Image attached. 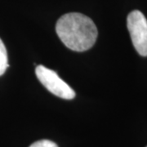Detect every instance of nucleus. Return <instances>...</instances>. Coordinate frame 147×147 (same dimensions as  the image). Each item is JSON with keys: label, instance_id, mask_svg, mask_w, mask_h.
I'll list each match as a JSON object with an SVG mask.
<instances>
[{"label": "nucleus", "instance_id": "nucleus-1", "mask_svg": "<svg viewBox=\"0 0 147 147\" xmlns=\"http://www.w3.org/2000/svg\"><path fill=\"white\" fill-rule=\"evenodd\" d=\"M58 37L66 47L75 52L90 49L97 38V28L88 16L78 12L65 14L56 25Z\"/></svg>", "mask_w": 147, "mask_h": 147}, {"label": "nucleus", "instance_id": "nucleus-2", "mask_svg": "<svg viewBox=\"0 0 147 147\" xmlns=\"http://www.w3.org/2000/svg\"><path fill=\"white\" fill-rule=\"evenodd\" d=\"M127 26L132 44L142 57H147V20L140 11L134 10L127 18Z\"/></svg>", "mask_w": 147, "mask_h": 147}, {"label": "nucleus", "instance_id": "nucleus-3", "mask_svg": "<svg viewBox=\"0 0 147 147\" xmlns=\"http://www.w3.org/2000/svg\"><path fill=\"white\" fill-rule=\"evenodd\" d=\"M35 73L40 83L53 94L65 100H71L75 97L74 91L54 70L43 65H38Z\"/></svg>", "mask_w": 147, "mask_h": 147}, {"label": "nucleus", "instance_id": "nucleus-4", "mask_svg": "<svg viewBox=\"0 0 147 147\" xmlns=\"http://www.w3.org/2000/svg\"><path fill=\"white\" fill-rule=\"evenodd\" d=\"M9 66L7 63V53L5 45L0 38V76L5 73L7 68Z\"/></svg>", "mask_w": 147, "mask_h": 147}, {"label": "nucleus", "instance_id": "nucleus-5", "mask_svg": "<svg viewBox=\"0 0 147 147\" xmlns=\"http://www.w3.org/2000/svg\"><path fill=\"white\" fill-rule=\"evenodd\" d=\"M30 147H58L55 142L49 140H41L33 143Z\"/></svg>", "mask_w": 147, "mask_h": 147}]
</instances>
